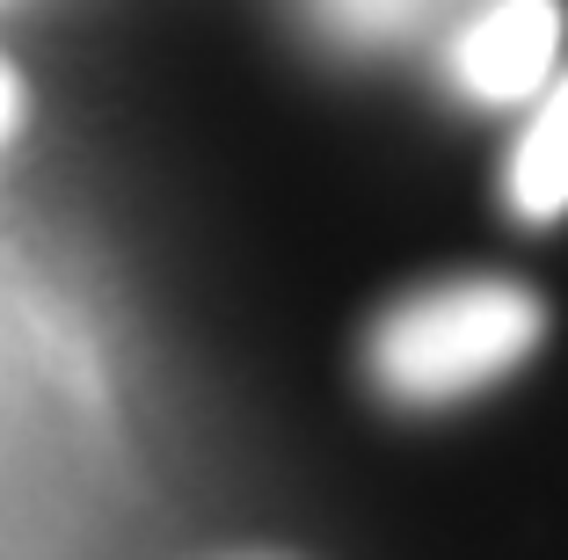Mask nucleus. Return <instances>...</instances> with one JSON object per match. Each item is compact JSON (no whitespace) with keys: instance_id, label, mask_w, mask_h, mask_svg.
<instances>
[{"instance_id":"nucleus-1","label":"nucleus","mask_w":568,"mask_h":560,"mask_svg":"<svg viewBox=\"0 0 568 560\" xmlns=\"http://www.w3.org/2000/svg\"><path fill=\"white\" fill-rule=\"evenodd\" d=\"M539 328V298L510 277H452L430 292L402 298L394 314L372 328L365 364L379 379L386 400L408 408H445L459 394H481L503 371H518L532 357Z\"/></svg>"},{"instance_id":"nucleus-2","label":"nucleus","mask_w":568,"mask_h":560,"mask_svg":"<svg viewBox=\"0 0 568 560\" xmlns=\"http://www.w3.org/2000/svg\"><path fill=\"white\" fill-rule=\"evenodd\" d=\"M561 59V0H488L452 44V81L488 110L532 102Z\"/></svg>"},{"instance_id":"nucleus-3","label":"nucleus","mask_w":568,"mask_h":560,"mask_svg":"<svg viewBox=\"0 0 568 560\" xmlns=\"http://www.w3.org/2000/svg\"><path fill=\"white\" fill-rule=\"evenodd\" d=\"M510 212L532 218V226L568 212V73L547 81L532 124L510 146Z\"/></svg>"},{"instance_id":"nucleus-4","label":"nucleus","mask_w":568,"mask_h":560,"mask_svg":"<svg viewBox=\"0 0 568 560\" xmlns=\"http://www.w3.org/2000/svg\"><path fill=\"white\" fill-rule=\"evenodd\" d=\"M314 16L351 44H386L423 16V0H314Z\"/></svg>"},{"instance_id":"nucleus-5","label":"nucleus","mask_w":568,"mask_h":560,"mask_svg":"<svg viewBox=\"0 0 568 560\" xmlns=\"http://www.w3.org/2000/svg\"><path fill=\"white\" fill-rule=\"evenodd\" d=\"M16 116H22V88H16V73L0 67V146H8V132H16Z\"/></svg>"}]
</instances>
